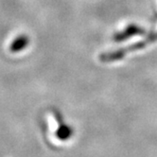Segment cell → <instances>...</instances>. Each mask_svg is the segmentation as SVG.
Segmentation results:
<instances>
[{
  "label": "cell",
  "mask_w": 157,
  "mask_h": 157,
  "mask_svg": "<svg viewBox=\"0 0 157 157\" xmlns=\"http://www.w3.org/2000/svg\"><path fill=\"white\" fill-rule=\"evenodd\" d=\"M144 33H145V30L141 27H139L136 24H131L125 29L116 33L114 35V41L115 42H123L132 36L143 35Z\"/></svg>",
  "instance_id": "cell-2"
},
{
  "label": "cell",
  "mask_w": 157,
  "mask_h": 157,
  "mask_svg": "<svg viewBox=\"0 0 157 157\" xmlns=\"http://www.w3.org/2000/svg\"><path fill=\"white\" fill-rule=\"evenodd\" d=\"M156 40H157V32L156 33H151V34L149 36V38L146 39V41L136 43V44H132V46L128 47L127 48H123V49H119V50H117V51H112V52H108V53L100 54L99 59H100V61H102V62H114V61L121 60L123 57H124L127 52L142 49V48H144L146 46H147V44H151V43L155 42Z\"/></svg>",
  "instance_id": "cell-1"
},
{
  "label": "cell",
  "mask_w": 157,
  "mask_h": 157,
  "mask_svg": "<svg viewBox=\"0 0 157 157\" xmlns=\"http://www.w3.org/2000/svg\"><path fill=\"white\" fill-rule=\"evenodd\" d=\"M30 44V38L26 34L18 35L10 44L9 50L12 53H19L25 50Z\"/></svg>",
  "instance_id": "cell-3"
}]
</instances>
